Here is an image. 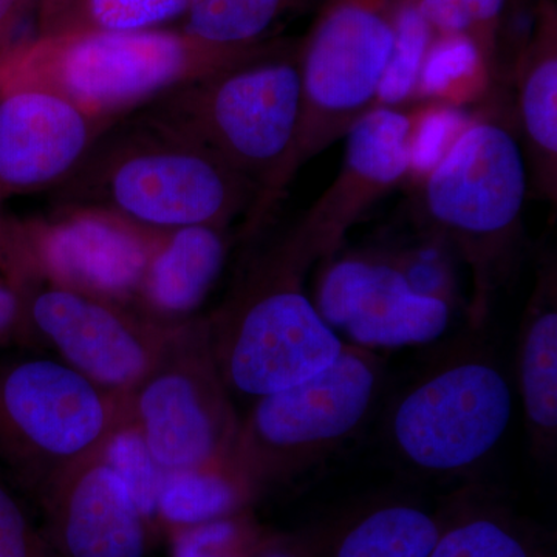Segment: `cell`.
Segmentation results:
<instances>
[{
	"label": "cell",
	"instance_id": "7c38bea8",
	"mask_svg": "<svg viewBox=\"0 0 557 557\" xmlns=\"http://www.w3.org/2000/svg\"><path fill=\"white\" fill-rule=\"evenodd\" d=\"M159 234L97 209L62 208L25 225L21 240L50 284L113 304L139 293Z\"/></svg>",
	"mask_w": 557,
	"mask_h": 557
},
{
	"label": "cell",
	"instance_id": "4316f807",
	"mask_svg": "<svg viewBox=\"0 0 557 557\" xmlns=\"http://www.w3.org/2000/svg\"><path fill=\"white\" fill-rule=\"evenodd\" d=\"M171 557H258L274 537L244 511L171 533Z\"/></svg>",
	"mask_w": 557,
	"mask_h": 557
},
{
	"label": "cell",
	"instance_id": "6da1fadb",
	"mask_svg": "<svg viewBox=\"0 0 557 557\" xmlns=\"http://www.w3.org/2000/svg\"><path fill=\"white\" fill-rule=\"evenodd\" d=\"M62 208L109 212L150 233L260 219V189L141 110L102 132L60 186Z\"/></svg>",
	"mask_w": 557,
	"mask_h": 557
},
{
	"label": "cell",
	"instance_id": "7a4b0ae2",
	"mask_svg": "<svg viewBox=\"0 0 557 557\" xmlns=\"http://www.w3.org/2000/svg\"><path fill=\"white\" fill-rule=\"evenodd\" d=\"M139 110L251 180L263 222L293 180L302 119L299 44L269 40Z\"/></svg>",
	"mask_w": 557,
	"mask_h": 557
},
{
	"label": "cell",
	"instance_id": "f1b7e54d",
	"mask_svg": "<svg viewBox=\"0 0 557 557\" xmlns=\"http://www.w3.org/2000/svg\"><path fill=\"white\" fill-rule=\"evenodd\" d=\"M472 116L454 104L437 102L412 116L409 139V175L424 180L445 159L454 143L467 129Z\"/></svg>",
	"mask_w": 557,
	"mask_h": 557
},
{
	"label": "cell",
	"instance_id": "ac0fdd59",
	"mask_svg": "<svg viewBox=\"0 0 557 557\" xmlns=\"http://www.w3.org/2000/svg\"><path fill=\"white\" fill-rule=\"evenodd\" d=\"M518 388L530 453L539 463L555 460L557 450V269L556 259L537 270L520 324Z\"/></svg>",
	"mask_w": 557,
	"mask_h": 557
},
{
	"label": "cell",
	"instance_id": "4dcf8cb0",
	"mask_svg": "<svg viewBox=\"0 0 557 557\" xmlns=\"http://www.w3.org/2000/svg\"><path fill=\"white\" fill-rule=\"evenodd\" d=\"M0 557H42L38 539L13 497L0 486Z\"/></svg>",
	"mask_w": 557,
	"mask_h": 557
},
{
	"label": "cell",
	"instance_id": "277c9868",
	"mask_svg": "<svg viewBox=\"0 0 557 557\" xmlns=\"http://www.w3.org/2000/svg\"><path fill=\"white\" fill-rule=\"evenodd\" d=\"M528 188L520 139L496 113L471 119L424 178L428 222L437 239L456 249L471 269L472 330L482 327L491 298L515 270Z\"/></svg>",
	"mask_w": 557,
	"mask_h": 557
},
{
	"label": "cell",
	"instance_id": "ffe728a7",
	"mask_svg": "<svg viewBox=\"0 0 557 557\" xmlns=\"http://www.w3.org/2000/svg\"><path fill=\"white\" fill-rule=\"evenodd\" d=\"M189 0H38V35L163 28L182 20Z\"/></svg>",
	"mask_w": 557,
	"mask_h": 557
},
{
	"label": "cell",
	"instance_id": "cb8c5ba5",
	"mask_svg": "<svg viewBox=\"0 0 557 557\" xmlns=\"http://www.w3.org/2000/svg\"><path fill=\"white\" fill-rule=\"evenodd\" d=\"M490 65L471 36L435 35L418 78L417 97L453 104L457 95L475 89V84L486 79Z\"/></svg>",
	"mask_w": 557,
	"mask_h": 557
},
{
	"label": "cell",
	"instance_id": "d6a6232c",
	"mask_svg": "<svg viewBox=\"0 0 557 557\" xmlns=\"http://www.w3.org/2000/svg\"><path fill=\"white\" fill-rule=\"evenodd\" d=\"M20 296L13 288L0 281V335L9 330L20 317Z\"/></svg>",
	"mask_w": 557,
	"mask_h": 557
},
{
	"label": "cell",
	"instance_id": "e0dca14e",
	"mask_svg": "<svg viewBox=\"0 0 557 557\" xmlns=\"http://www.w3.org/2000/svg\"><path fill=\"white\" fill-rule=\"evenodd\" d=\"M518 120L528 175L537 196L557 197V7L539 0L533 30L516 58Z\"/></svg>",
	"mask_w": 557,
	"mask_h": 557
},
{
	"label": "cell",
	"instance_id": "f546056e",
	"mask_svg": "<svg viewBox=\"0 0 557 557\" xmlns=\"http://www.w3.org/2000/svg\"><path fill=\"white\" fill-rule=\"evenodd\" d=\"M443 247L446 245L435 239L434 244L395 256V259L416 292L454 304L453 273L443 255Z\"/></svg>",
	"mask_w": 557,
	"mask_h": 557
},
{
	"label": "cell",
	"instance_id": "d4e9b609",
	"mask_svg": "<svg viewBox=\"0 0 557 557\" xmlns=\"http://www.w3.org/2000/svg\"><path fill=\"white\" fill-rule=\"evenodd\" d=\"M95 454L119 475L149 527L157 525V507L164 469L150 453L137 424L132 421L121 424L115 431L112 429Z\"/></svg>",
	"mask_w": 557,
	"mask_h": 557
},
{
	"label": "cell",
	"instance_id": "9c48e42d",
	"mask_svg": "<svg viewBox=\"0 0 557 557\" xmlns=\"http://www.w3.org/2000/svg\"><path fill=\"white\" fill-rule=\"evenodd\" d=\"M137 391L134 423L164 471L230 468L240 423L207 324L183 333L178 361L160 359Z\"/></svg>",
	"mask_w": 557,
	"mask_h": 557
},
{
	"label": "cell",
	"instance_id": "44dd1931",
	"mask_svg": "<svg viewBox=\"0 0 557 557\" xmlns=\"http://www.w3.org/2000/svg\"><path fill=\"white\" fill-rule=\"evenodd\" d=\"M252 498L248 487L230 468L164 471L157 525L174 533L244 511Z\"/></svg>",
	"mask_w": 557,
	"mask_h": 557
},
{
	"label": "cell",
	"instance_id": "5bb4252c",
	"mask_svg": "<svg viewBox=\"0 0 557 557\" xmlns=\"http://www.w3.org/2000/svg\"><path fill=\"white\" fill-rule=\"evenodd\" d=\"M108 127L54 91L0 84V190L61 186Z\"/></svg>",
	"mask_w": 557,
	"mask_h": 557
},
{
	"label": "cell",
	"instance_id": "484cf974",
	"mask_svg": "<svg viewBox=\"0 0 557 557\" xmlns=\"http://www.w3.org/2000/svg\"><path fill=\"white\" fill-rule=\"evenodd\" d=\"M435 33L410 0H399L394 44L375 106L399 109L417 97L418 78Z\"/></svg>",
	"mask_w": 557,
	"mask_h": 557
},
{
	"label": "cell",
	"instance_id": "4fadbf2b",
	"mask_svg": "<svg viewBox=\"0 0 557 557\" xmlns=\"http://www.w3.org/2000/svg\"><path fill=\"white\" fill-rule=\"evenodd\" d=\"M412 116L375 108L346 134L343 164L332 185L289 233L314 260L339 251L347 231L409 175Z\"/></svg>",
	"mask_w": 557,
	"mask_h": 557
},
{
	"label": "cell",
	"instance_id": "2e32d148",
	"mask_svg": "<svg viewBox=\"0 0 557 557\" xmlns=\"http://www.w3.org/2000/svg\"><path fill=\"white\" fill-rule=\"evenodd\" d=\"M51 525L64 557H145L152 528L100 457L83 460L51 500Z\"/></svg>",
	"mask_w": 557,
	"mask_h": 557
},
{
	"label": "cell",
	"instance_id": "8992f818",
	"mask_svg": "<svg viewBox=\"0 0 557 557\" xmlns=\"http://www.w3.org/2000/svg\"><path fill=\"white\" fill-rule=\"evenodd\" d=\"M383 376L376 351L346 344L318 375L258 398L239 424L231 471L252 497L270 483L302 474L364 426Z\"/></svg>",
	"mask_w": 557,
	"mask_h": 557
},
{
	"label": "cell",
	"instance_id": "7402d4cb",
	"mask_svg": "<svg viewBox=\"0 0 557 557\" xmlns=\"http://www.w3.org/2000/svg\"><path fill=\"white\" fill-rule=\"evenodd\" d=\"M442 531L424 509L384 505L347 527L330 557H429Z\"/></svg>",
	"mask_w": 557,
	"mask_h": 557
},
{
	"label": "cell",
	"instance_id": "5b68a950",
	"mask_svg": "<svg viewBox=\"0 0 557 557\" xmlns=\"http://www.w3.org/2000/svg\"><path fill=\"white\" fill-rule=\"evenodd\" d=\"M317 263L288 233L260 256L208 325L212 357L226 388L265 397L310 380L343 354L304 292Z\"/></svg>",
	"mask_w": 557,
	"mask_h": 557
},
{
	"label": "cell",
	"instance_id": "83f0119b",
	"mask_svg": "<svg viewBox=\"0 0 557 557\" xmlns=\"http://www.w3.org/2000/svg\"><path fill=\"white\" fill-rule=\"evenodd\" d=\"M429 557L549 556L534 548L504 520L493 516H471L445 528Z\"/></svg>",
	"mask_w": 557,
	"mask_h": 557
},
{
	"label": "cell",
	"instance_id": "9a60e30c",
	"mask_svg": "<svg viewBox=\"0 0 557 557\" xmlns=\"http://www.w3.org/2000/svg\"><path fill=\"white\" fill-rule=\"evenodd\" d=\"M30 314L70 368L101 388H137L160 361L159 344L108 300L50 284L32 299Z\"/></svg>",
	"mask_w": 557,
	"mask_h": 557
},
{
	"label": "cell",
	"instance_id": "30bf717a",
	"mask_svg": "<svg viewBox=\"0 0 557 557\" xmlns=\"http://www.w3.org/2000/svg\"><path fill=\"white\" fill-rule=\"evenodd\" d=\"M313 304L330 329L350 346H426L445 335L454 304L420 295L395 256L338 252L322 260Z\"/></svg>",
	"mask_w": 557,
	"mask_h": 557
},
{
	"label": "cell",
	"instance_id": "1f68e13d",
	"mask_svg": "<svg viewBox=\"0 0 557 557\" xmlns=\"http://www.w3.org/2000/svg\"><path fill=\"white\" fill-rule=\"evenodd\" d=\"M36 5L38 0H0V42L10 38L28 10Z\"/></svg>",
	"mask_w": 557,
	"mask_h": 557
},
{
	"label": "cell",
	"instance_id": "d6986e66",
	"mask_svg": "<svg viewBox=\"0 0 557 557\" xmlns=\"http://www.w3.org/2000/svg\"><path fill=\"white\" fill-rule=\"evenodd\" d=\"M231 247L230 228L186 226L160 233L139 295L153 313L188 317L218 284Z\"/></svg>",
	"mask_w": 557,
	"mask_h": 557
},
{
	"label": "cell",
	"instance_id": "52a82bcc",
	"mask_svg": "<svg viewBox=\"0 0 557 557\" xmlns=\"http://www.w3.org/2000/svg\"><path fill=\"white\" fill-rule=\"evenodd\" d=\"M512 409L511 387L490 348L465 341L399 395L388 413L387 434L410 467L458 474L497 448Z\"/></svg>",
	"mask_w": 557,
	"mask_h": 557
},
{
	"label": "cell",
	"instance_id": "836d02e7",
	"mask_svg": "<svg viewBox=\"0 0 557 557\" xmlns=\"http://www.w3.org/2000/svg\"><path fill=\"white\" fill-rule=\"evenodd\" d=\"M258 557H304V555L292 545L284 544L281 539L274 537V541Z\"/></svg>",
	"mask_w": 557,
	"mask_h": 557
},
{
	"label": "cell",
	"instance_id": "8fae6325",
	"mask_svg": "<svg viewBox=\"0 0 557 557\" xmlns=\"http://www.w3.org/2000/svg\"><path fill=\"white\" fill-rule=\"evenodd\" d=\"M94 381L51 359L0 373V442L42 458L78 461L113 429V408Z\"/></svg>",
	"mask_w": 557,
	"mask_h": 557
},
{
	"label": "cell",
	"instance_id": "3957f363",
	"mask_svg": "<svg viewBox=\"0 0 557 557\" xmlns=\"http://www.w3.org/2000/svg\"><path fill=\"white\" fill-rule=\"evenodd\" d=\"M258 47L215 49L180 28L35 36L0 53V84L54 91L110 126Z\"/></svg>",
	"mask_w": 557,
	"mask_h": 557
},
{
	"label": "cell",
	"instance_id": "603a6c76",
	"mask_svg": "<svg viewBox=\"0 0 557 557\" xmlns=\"http://www.w3.org/2000/svg\"><path fill=\"white\" fill-rule=\"evenodd\" d=\"M307 0H189L180 30L215 49L248 50Z\"/></svg>",
	"mask_w": 557,
	"mask_h": 557
},
{
	"label": "cell",
	"instance_id": "ba28073f",
	"mask_svg": "<svg viewBox=\"0 0 557 557\" xmlns=\"http://www.w3.org/2000/svg\"><path fill=\"white\" fill-rule=\"evenodd\" d=\"M398 5L399 0H322L299 42L302 119L292 177L375 108Z\"/></svg>",
	"mask_w": 557,
	"mask_h": 557
}]
</instances>
